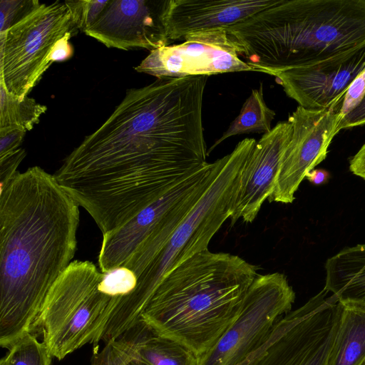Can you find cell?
Returning <instances> with one entry per match:
<instances>
[{
    "mask_svg": "<svg viewBox=\"0 0 365 365\" xmlns=\"http://www.w3.org/2000/svg\"><path fill=\"white\" fill-rule=\"evenodd\" d=\"M207 78H160L128 90L53 174L103 234L123 226L207 163L202 125Z\"/></svg>",
    "mask_w": 365,
    "mask_h": 365,
    "instance_id": "6da1fadb",
    "label": "cell"
},
{
    "mask_svg": "<svg viewBox=\"0 0 365 365\" xmlns=\"http://www.w3.org/2000/svg\"><path fill=\"white\" fill-rule=\"evenodd\" d=\"M79 205L38 166L0 190V345L30 332L75 255Z\"/></svg>",
    "mask_w": 365,
    "mask_h": 365,
    "instance_id": "7a4b0ae2",
    "label": "cell"
},
{
    "mask_svg": "<svg viewBox=\"0 0 365 365\" xmlns=\"http://www.w3.org/2000/svg\"><path fill=\"white\" fill-rule=\"evenodd\" d=\"M226 30L255 71L272 76L365 46V0H280Z\"/></svg>",
    "mask_w": 365,
    "mask_h": 365,
    "instance_id": "3957f363",
    "label": "cell"
},
{
    "mask_svg": "<svg viewBox=\"0 0 365 365\" xmlns=\"http://www.w3.org/2000/svg\"><path fill=\"white\" fill-rule=\"evenodd\" d=\"M258 269L237 255L203 250L163 277L140 318L200 356L235 321Z\"/></svg>",
    "mask_w": 365,
    "mask_h": 365,
    "instance_id": "277c9868",
    "label": "cell"
},
{
    "mask_svg": "<svg viewBox=\"0 0 365 365\" xmlns=\"http://www.w3.org/2000/svg\"><path fill=\"white\" fill-rule=\"evenodd\" d=\"M255 143L254 138H245L222 157L217 177L162 250L137 277L135 289L115 301L109 318L114 330L123 333L132 327L140 319L163 277L193 255L208 249L214 235L232 213L241 172Z\"/></svg>",
    "mask_w": 365,
    "mask_h": 365,
    "instance_id": "5b68a950",
    "label": "cell"
},
{
    "mask_svg": "<svg viewBox=\"0 0 365 365\" xmlns=\"http://www.w3.org/2000/svg\"><path fill=\"white\" fill-rule=\"evenodd\" d=\"M222 164V158L207 163L123 226L103 234L98 255L101 272L123 266L138 277L206 192Z\"/></svg>",
    "mask_w": 365,
    "mask_h": 365,
    "instance_id": "8992f818",
    "label": "cell"
},
{
    "mask_svg": "<svg viewBox=\"0 0 365 365\" xmlns=\"http://www.w3.org/2000/svg\"><path fill=\"white\" fill-rule=\"evenodd\" d=\"M102 277L93 262L75 260L49 289L30 333L41 334L52 357L101 341L112 299L99 289Z\"/></svg>",
    "mask_w": 365,
    "mask_h": 365,
    "instance_id": "52a82bcc",
    "label": "cell"
},
{
    "mask_svg": "<svg viewBox=\"0 0 365 365\" xmlns=\"http://www.w3.org/2000/svg\"><path fill=\"white\" fill-rule=\"evenodd\" d=\"M341 303L324 287L285 314L240 365H330Z\"/></svg>",
    "mask_w": 365,
    "mask_h": 365,
    "instance_id": "ba28073f",
    "label": "cell"
},
{
    "mask_svg": "<svg viewBox=\"0 0 365 365\" xmlns=\"http://www.w3.org/2000/svg\"><path fill=\"white\" fill-rule=\"evenodd\" d=\"M78 28L65 1L41 6L0 34V83L23 98L51 65L48 56L55 43Z\"/></svg>",
    "mask_w": 365,
    "mask_h": 365,
    "instance_id": "9c48e42d",
    "label": "cell"
},
{
    "mask_svg": "<svg viewBox=\"0 0 365 365\" xmlns=\"http://www.w3.org/2000/svg\"><path fill=\"white\" fill-rule=\"evenodd\" d=\"M294 300L286 275L258 274L235 321L210 350L197 356V365H240L264 344Z\"/></svg>",
    "mask_w": 365,
    "mask_h": 365,
    "instance_id": "30bf717a",
    "label": "cell"
},
{
    "mask_svg": "<svg viewBox=\"0 0 365 365\" xmlns=\"http://www.w3.org/2000/svg\"><path fill=\"white\" fill-rule=\"evenodd\" d=\"M135 70L158 79L255 71L240 58L225 29L190 34L181 43L152 50Z\"/></svg>",
    "mask_w": 365,
    "mask_h": 365,
    "instance_id": "8fae6325",
    "label": "cell"
},
{
    "mask_svg": "<svg viewBox=\"0 0 365 365\" xmlns=\"http://www.w3.org/2000/svg\"><path fill=\"white\" fill-rule=\"evenodd\" d=\"M341 102L322 110L299 106L289 116L292 133L269 202L292 203L306 175L326 158L329 145L340 131Z\"/></svg>",
    "mask_w": 365,
    "mask_h": 365,
    "instance_id": "7c38bea8",
    "label": "cell"
},
{
    "mask_svg": "<svg viewBox=\"0 0 365 365\" xmlns=\"http://www.w3.org/2000/svg\"><path fill=\"white\" fill-rule=\"evenodd\" d=\"M169 0H109L84 33L108 48L150 51L168 46L165 14Z\"/></svg>",
    "mask_w": 365,
    "mask_h": 365,
    "instance_id": "4fadbf2b",
    "label": "cell"
},
{
    "mask_svg": "<svg viewBox=\"0 0 365 365\" xmlns=\"http://www.w3.org/2000/svg\"><path fill=\"white\" fill-rule=\"evenodd\" d=\"M365 68V46L314 64L274 73L286 95L307 109L339 103L355 78Z\"/></svg>",
    "mask_w": 365,
    "mask_h": 365,
    "instance_id": "5bb4252c",
    "label": "cell"
},
{
    "mask_svg": "<svg viewBox=\"0 0 365 365\" xmlns=\"http://www.w3.org/2000/svg\"><path fill=\"white\" fill-rule=\"evenodd\" d=\"M291 133L290 123L280 121L255 143L241 172L230 217L232 225L240 219L253 222L272 193Z\"/></svg>",
    "mask_w": 365,
    "mask_h": 365,
    "instance_id": "9a60e30c",
    "label": "cell"
},
{
    "mask_svg": "<svg viewBox=\"0 0 365 365\" xmlns=\"http://www.w3.org/2000/svg\"><path fill=\"white\" fill-rule=\"evenodd\" d=\"M280 0H169L165 21L171 42L190 34L227 29Z\"/></svg>",
    "mask_w": 365,
    "mask_h": 365,
    "instance_id": "2e32d148",
    "label": "cell"
},
{
    "mask_svg": "<svg viewBox=\"0 0 365 365\" xmlns=\"http://www.w3.org/2000/svg\"><path fill=\"white\" fill-rule=\"evenodd\" d=\"M324 288L342 304L365 308V245L346 247L325 263Z\"/></svg>",
    "mask_w": 365,
    "mask_h": 365,
    "instance_id": "e0dca14e",
    "label": "cell"
},
{
    "mask_svg": "<svg viewBox=\"0 0 365 365\" xmlns=\"http://www.w3.org/2000/svg\"><path fill=\"white\" fill-rule=\"evenodd\" d=\"M118 339L150 365H197V356L180 344L158 334L141 318Z\"/></svg>",
    "mask_w": 365,
    "mask_h": 365,
    "instance_id": "ac0fdd59",
    "label": "cell"
},
{
    "mask_svg": "<svg viewBox=\"0 0 365 365\" xmlns=\"http://www.w3.org/2000/svg\"><path fill=\"white\" fill-rule=\"evenodd\" d=\"M364 359L365 308L341 303L330 365H359Z\"/></svg>",
    "mask_w": 365,
    "mask_h": 365,
    "instance_id": "d6986e66",
    "label": "cell"
},
{
    "mask_svg": "<svg viewBox=\"0 0 365 365\" xmlns=\"http://www.w3.org/2000/svg\"><path fill=\"white\" fill-rule=\"evenodd\" d=\"M275 112L269 108L263 96V86L253 89L242 105L239 115L230 123L227 130L207 150V155L227 138L240 134H266L272 130Z\"/></svg>",
    "mask_w": 365,
    "mask_h": 365,
    "instance_id": "ffe728a7",
    "label": "cell"
},
{
    "mask_svg": "<svg viewBox=\"0 0 365 365\" xmlns=\"http://www.w3.org/2000/svg\"><path fill=\"white\" fill-rule=\"evenodd\" d=\"M47 110L44 105L26 96L19 98L10 94L0 83V128L19 126L31 130Z\"/></svg>",
    "mask_w": 365,
    "mask_h": 365,
    "instance_id": "44dd1931",
    "label": "cell"
},
{
    "mask_svg": "<svg viewBox=\"0 0 365 365\" xmlns=\"http://www.w3.org/2000/svg\"><path fill=\"white\" fill-rule=\"evenodd\" d=\"M6 358L9 365H51L52 356L46 345L29 332L9 349Z\"/></svg>",
    "mask_w": 365,
    "mask_h": 365,
    "instance_id": "7402d4cb",
    "label": "cell"
},
{
    "mask_svg": "<svg viewBox=\"0 0 365 365\" xmlns=\"http://www.w3.org/2000/svg\"><path fill=\"white\" fill-rule=\"evenodd\" d=\"M137 277L130 269L121 266L103 273L99 289L116 299L130 293L135 287Z\"/></svg>",
    "mask_w": 365,
    "mask_h": 365,
    "instance_id": "603a6c76",
    "label": "cell"
},
{
    "mask_svg": "<svg viewBox=\"0 0 365 365\" xmlns=\"http://www.w3.org/2000/svg\"><path fill=\"white\" fill-rule=\"evenodd\" d=\"M108 2L109 0L65 1L78 29L83 32L97 21Z\"/></svg>",
    "mask_w": 365,
    "mask_h": 365,
    "instance_id": "cb8c5ba5",
    "label": "cell"
},
{
    "mask_svg": "<svg viewBox=\"0 0 365 365\" xmlns=\"http://www.w3.org/2000/svg\"><path fill=\"white\" fill-rule=\"evenodd\" d=\"M41 4L36 0H1L0 34L23 20Z\"/></svg>",
    "mask_w": 365,
    "mask_h": 365,
    "instance_id": "d4e9b609",
    "label": "cell"
},
{
    "mask_svg": "<svg viewBox=\"0 0 365 365\" xmlns=\"http://www.w3.org/2000/svg\"><path fill=\"white\" fill-rule=\"evenodd\" d=\"M133 356L127 345L116 339L105 344L100 351L95 349L91 365H125Z\"/></svg>",
    "mask_w": 365,
    "mask_h": 365,
    "instance_id": "484cf974",
    "label": "cell"
},
{
    "mask_svg": "<svg viewBox=\"0 0 365 365\" xmlns=\"http://www.w3.org/2000/svg\"><path fill=\"white\" fill-rule=\"evenodd\" d=\"M365 95V68L355 78L342 98L339 115L341 121L361 102Z\"/></svg>",
    "mask_w": 365,
    "mask_h": 365,
    "instance_id": "4316f807",
    "label": "cell"
},
{
    "mask_svg": "<svg viewBox=\"0 0 365 365\" xmlns=\"http://www.w3.org/2000/svg\"><path fill=\"white\" fill-rule=\"evenodd\" d=\"M26 130L19 126L0 128V159L15 152L21 144Z\"/></svg>",
    "mask_w": 365,
    "mask_h": 365,
    "instance_id": "83f0119b",
    "label": "cell"
},
{
    "mask_svg": "<svg viewBox=\"0 0 365 365\" xmlns=\"http://www.w3.org/2000/svg\"><path fill=\"white\" fill-rule=\"evenodd\" d=\"M26 151L19 148L11 154L0 159V190L4 189L17 175V168L26 156Z\"/></svg>",
    "mask_w": 365,
    "mask_h": 365,
    "instance_id": "f1b7e54d",
    "label": "cell"
},
{
    "mask_svg": "<svg viewBox=\"0 0 365 365\" xmlns=\"http://www.w3.org/2000/svg\"><path fill=\"white\" fill-rule=\"evenodd\" d=\"M73 35L75 34L68 32L55 43L48 56L51 64L54 62L65 61L73 56V48L69 39Z\"/></svg>",
    "mask_w": 365,
    "mask_h": 365,
    "instance_id": "f546056e",
    "label": "cell"
},
{
    "mask_svg": "<svg viewBox=\"0 0 365 365\" xmlns=\"http://www.w3.org/2000/svg\"><path fill=\"white\" fill-rule=\"evenodd\" d=\"M365 124V95L360 104L341 121L339 130Z\"/></svg>",
    "mask_w": 365,
    "mask_h": 365,
    "instance_id": "4dcf8cb0",
    "label": "cell"
},
{
    "mask_svg": "<svg viewBox=\"0 0 365 365\" xmlns=\"http://www.w3.org/2000/svg\"><path fill=\"white\" fill-rule=\"evenodd\" d=\"M349 169L354 175L365 180V143L350 160Z\"/></svg>",
    "mask_w": 365,
    "mask_h": 365,
    "instance_id": "1f68e13d",
    "label": "cell"
},
{
    "mask_svg": "<svg viewBox=\"0 0 365 365\" xmlns=\"http://www.w3.org/2000/svg\"><path fill=\"white\" fill-rule=\"evenodd\" d=\"M306 178L314 185H320L325 183L329 178V173L322 169H314L307 175Z\"/></svg>",
    "mask_w": 365,
    "mask_h": 365,
    "instance_id": "d6a6232c",
    "label": "cell"
},
{
    "mask_svg": "<svg viewBox=\"0 0 365 365\" xmlns=\"http://www.w3.org/2000/svg\"><path fill=\"white\" fill-rule=\"evenodd\" d=\"M125 365H150L137 356L131 358Z\"/></svg>",
    "mask_w": 365,
    "mask_h": 365,
    "instance_id": "836d02e7",
    "label": "cell"
},
{
    "mask_svg": "<svg viewBox=\"0 0 365 365\" xmlns=\"http://www.w3.org/2000/svg\"><path fill=\"white\" fill-rule=\"evenodd\" d=\"M0 365H9L5 357H3L0 361Z\"/></svg>",
    "mask_w": 365,
    "mask_h": 365,
    "instance_id": "e575fe53",
    "label": "cell"
},
{
    "mask_svg": "<svg viewBox=\"0 0 365 365\" xmlns=\"http://www.w3.org/2000/svg\"><path fill=\"white\" fill-rule=\"evenodd\" d=\"M359 365H365V359L361 362Z\"/></svg>",
    "mask_w": 365,
    "mask_h": 365,
    "instance_id": "d590c367",
    "label": "cell"
}]
</instances>
